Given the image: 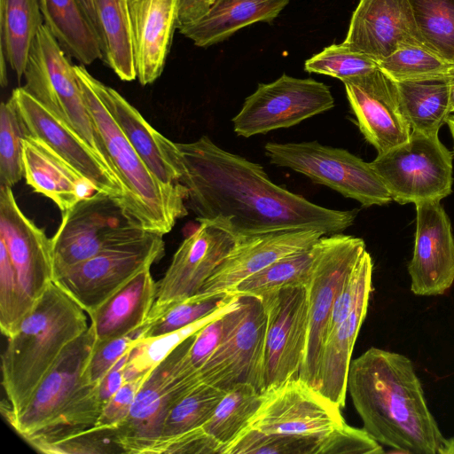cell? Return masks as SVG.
Listing matches in <instances>:
<instances>
[{
  "instance_id": "ab89813d",
  "label": "cell",
  "mask_w": 454,
  "mask_h": 454,
  "mask_svg": "<svg viewBox=\"0 0 454 454\" xmlns=\"http://www.w3.org/2000/svg\"><path fill=\"white\" fill-rule=\"evenodd\" d=\"M378 64L395 82L449 76L454 69L453 64L420 45L401 48Z\"/></svg>"
},
{
  "instance_id": "f1b7e54d",
  "label": "cell",
  "mask_w": 454,
  "mask_h": 454,
  "mask_svg": "<svg viewBox=\"0 0 454 454\" xmlns=\"http://www.w3.org/2000/svg\"><path fill=\"white\" fill-rule=\"evenodd\" d=\"M290 0H215L196 21L179 27L195 45L218 43L238 30L255 22H270Z\"/></svg>"
},
{
  "instance_id": "d590c367",
  "label": "cell",
  "mask_w": 454,
  "mask_h": 454,
  "mask_svg": "<svg viewBox=\"0 0 454 454\" xmlns=\"http://www.w3.org/2000/svg\"><path fill=\"white\" fill-rule=\"evenodd\" d=\"M263 398L264 394L252 385L234 386L226 391L204 429L225 450L248 427Z\"/></svg>"
},
{
  "instance_id": "d4e9b609",
  "label": "cell",
  "mask_w": 454,
  "mask_h": 454,
  "mask_svg": "<svg viewBox=\"0 0 454 454\" xmlns=\"http://www.w3.org/2000/svg\"><path fill=\"white\" fill-rule=\"evenodd\" d=\"M137 78L142 85L161 74L176 28V0H128Z\"/></svg>"
},
{
  "instance_id": "83f0119b",
  "label": "cell",
  "mask_w": 454,
  "mask_h": 454,
  "mask_svg": "<svg viewBox=\"0 0 454 454\" xmlns=\"http://www.w3.org/2000/svg\"><path fill=\"white\" fill-rule=\"evenodd\" d=\"M156 292L150 268L140 271L89 315L97 340L124 336L141 327L155 302Z\"/></svg>"
},
{
  "instance_id": "7a4b0ae2",
  "label": "cell",
  "mask_w": 454,
  "mask_h": 454,
  "mask_svg": "<svg viewBox=\"0 0 454 454\" xmlns=\"http://www.w3.org/2000/svg\"><path fill=\"white\" fill-rule=\"evenodd\" d=\"M347 389L364 428L394 452L437 454L445 438L405 356L372 347L351 360Z\"/></svg>"
},
{
  "instance_id": "4316f807",
  "label": "cell",
  "mask_w": 454,
  "mask_h": 454,
  "mask_svg": "<svg viewBox=\"0 0 454 454\" xmlns=\"http://www.w3.org/2000/svg\"><path fill=\"white\" fill-rule=\"evenodd\" d=\"M372 291V279H369L363 286L350 314L327 334L323 346L317 391L340 408L345 406L351 356L366 317Z\"/></svg>"
},
{
  "instance_id": "8d00e7d4",
  "label": "cell",
  "mask_w": 454,
  "mask_h": 454,
  "mask_svg": "<svg viewBox=\"0 0 454 454\" xmlns=\"http://www.w3.org/2000/svg\"><path fill=\"white\" fill-rule=\"evenodd\" d=\"M313 246L286 255L238 284L231 294L261 295L290 286H307L313 262Z\"/></svg>"
},
{
  "instance_id": "277c9868",
  "label": "cell",
  "mask_w": 454,
  "mask_h": 454,
  "mask_svg": "<svg viewBox=\"0 0 454 454\" xmlns=\"http://www.w3.org/2000/svg\"><path fill=\"white\" fill-rule=\"evenodd\" d=\"M85 70L74 65L85 104L121 184L118 201L137 226L163 236L188 214L187 190L180 182H162L149 169L90 86Z\"/></svg>"
},
{
  "instance_id": "6f0895ef",
  "label": "cell",
  "mask_w": 454,
  "mask_h": 454,
  "mask_svg": "<svg viewBox=\"0 0 454 454\" xmlns=\"http://www.w3.org/2000/svg\"><path fill=\"white\" fill-rule=\"evenodd\" d=\"M449 126L450 132L453 140V151H454V114H450L446 122Z\"/></svg>"
},
{
  "instance_id": "9a60e30c",
  "label": "cell",
  "mask_w": 454,
  "mask_h": 454,
  "mask_svg": "<svg viewBox=\"0 0 454 454\" xmlns=\"http://www.w3.org/2000/svg\"><path fill=\"white\" fill-rule=\"evenodd\" d=\"M96 340L90 325L65 348L25 406L16 413L3 415L20 437L25 440L51 421L90 383L85 369Z\"/></svg>"
},
{
  "instance_id": "30bf717a",
  "label": "cell",
  "mask_w": 454,
  "mask_h": 454,
  "mask_svg": "<svg viewBox=\"0 0 454 454\" xmlns=\"http://www.w3.org/2000/svg\"><path fill=\"white\" fill-rule=\"evenodd\" d=\"M453 153L438 134L411 131L407 142L370 162L392 200L401 205L441 201L452 192Z\"/></svg>"
},
{
  "instance_id": "603a6c76",
  "label": "cell",
  "mask_w": 454,
  "mask_h": 454,
  "mask_svg": "<svg viewBox=\"0 0 454 454\" xmlns=\"http://www.w3.org/2000/svg\"><path fill=\"white\" fill-rule=\"evenodd\" d=\"M325 234L315 230L278 231L238 239L199 293L231 291L277 260L312 247Z\"/></svg>"
},
{
  "instance_id": "ffe728a7",
  "label": "cell",
  "mask_w": 454,
  "mask_h": 454,
  "mask_svg": "<svg viewBox=\"0 0 454 454\" xmlns=\"http://www.w3.org/2000/svg\"><path fill=\"white\" fill-rule=\"evenodd\" d=\"M440 202L415 204V243L408 272L411 291L416 295H442L454 283V236Z\"/></svg>"
},
{
  "instance_id": "484cf974",
  "label": "cell",
  "mask_w": 454,
  "mask_h": 454,
  "mask_svg": "<svg viewBox=\"0 0 454 454\" xmlns=\"http://www.w3.org/2000/svg\"><path fill=\"white\" fill-rule=\"evenodd\" d=\"M22 160L27 184L51 199L62 213L97 192L89 180L37 137L23 139Z\"/></svg>"
},
{
  "instance_id": "8992f818",
  "label": "cell",
  "mask_w": 454,
  "mask_h": 454,
  "mask_svg": "<svg viewBox=\"0 0 454 454\" xmlns=\"http://www.w3.org/2000/svg\"><path fill=\"white\" fill-rule=\"evenodd\" d=\"M23 76V88L81 136L114 173L85 104L74 65L44 24L32 43Z\"/></svg>"
},
{
  "instance_id": "b9f144b4",
  "label": "cell",
  "mask_w": 454,
  "mask_h": 454,
  "mask_svg": "<svg viewBox=\"0 0 454 454\" xmlns=\"http://www.w3.org/2000/svg\"><path fill=\"white\" fill-rule=\"evenodd\" d=\"M321 438L270 434L247 427L223 454H318Z\"/></svg>"
},
{
  "instance_id": "4dcf8cb0",
  "label": "cell",
  "mask_w": 454,
  "mask_h": 454,
  "mask_svg": "<svg viewBox=\"0 0 454 454\" xmlns=\"http://www.w3.org/2000/svg\"><path fill=\"white\" fill-rule=\"evenodd\" d=\"M44 25L65 53L82 66L103 59L98 35L79 0H39Z\"/></svg>"
},
{
  "instance_id": "d6986e66",
  "label": "cell",
  "mask_w": 454,
  "mask_h": 454,
  "mask_svg": "<svg viewBox=\"0 0 454 454\" xmlns=\"http://www.w3.org/2000/svg\"><path fill=\"white\" fill-rule=\"evenodd\" d=\"M0 239L24 294L35 304L54 282L51 239L23 214L8 186H0Z\"/></svg>"
},
{
  "instance_id": "bcb514c9",
  "label": "cell",
  "mask_w": 454,
  "mask_h": 454,
  "mask_svg": "<svg viewBox=\"0 0 454 454\" xmlns=\"http://www.w3.org/2000/svg\"><path fill=\"white\" fill-rule=\"evenodd\" d=\"M144 339L143 325L129 334L96 340L85 375L90 382L98 383L117 361L140 340Z\"/></svg>"
},
{
  "instance_id": "7c38bea8",
  "label": "cell",
  "mask_w": 454,
  "mask_h": 454,
  "mask_svg": "<svg viewBox=\"0 0 454 454\" xmlns=\"http://www.w3.org/2000/svg\"><path fill=\"white\" fill-rule=\"evenodd\" d=\"M164 251L163 236L147 231L61 270L54 282L90 315L140 271L151 268Z\"/></svg>"
},
{
  "instance_id": "e0dca14e",
  "label": "cell",
  "mask_w": 454,
  "mask_h": 454,
  "mask_svg": "<svg viewBox=\"0 0 454 454\" xmlns=\"http://www.w3.org/2000/svg\"><path fill=\"white\" fill-rule=\"evenodd\" d=\"M11 99L28 136L45 142L89 180L97 192L121 199L122 187L115 174L69 125L23 87L13 90Z\"/></svg>"
},
{
  "instance_id": "7dc6e473",
  "label": "cell",
  "mask_w": 454,
  "mask_h": 454,
  "mask_svg": "<svg viewBox=\"0 0 454 454\" xmlns=\"http://www.w3.org/2000/svg\"><path fill=\"white\" fill-rule=\"evenodd\" d=\"M384 450L364 428L346 422L321 438L318 454H382Z\"/></svg>"
},
{
  "instance_id": "9c48e42d",
  "label": "cell",
  "mask_w": 454,
  "mask_h": 454,
  "mask_svg": "<svg viewBox=\"0 0 454 454\" xmlns=\"http://www.w3.org/2000/svg\"><path fill=\"white\" fill-rule=\"evenodd\" d=\"M264 149L270 163L299 172L317 184L357 200L363 207L382 206L392 201L371 163L345 149L317 141L268 142Z\"/></svg>"
},
{
  "instance_id": "4fadbf2b",
  "label": "cell",
  "mask_w": 454,
  "mask_h": 454,
  "mask_svg": "<svg viewBox=\"0 0 454 454\" xmlns=\"http://www.w3.org/2000/svg\"><path fill=\"white\" fill-rule=\"evenodd\" d=\"M333 106L334 98L325 83L284 74L258 84L231 121L238 136L249 137L294 126Z\"/></svg>"
},
{
  "instance_id": "9f6ffc18",
  "label": "cell",
  "mask_w": 454,
  "mask_h": 454,
  "mask_svg": "<svg viewBox=\"0 0 454 454\" xmlns=\"http://www.w3.org/2000/svg\"><path fill=\"white\" fill-rule=\"evenodd\" d=\"M450 87V112L454 113V69L449 75Z\"/></svg>"
},
{
  "instance_id": "db71d44e",
  "label": "cell",
  "mask_w": 454,
  "mask_h": 454,
  "mask_svg": "<svg viewBox=\"0 0 454 454\" xmlns=\"http://www.w3.org/2000/svg\"><path fill=\"white\" fill-rule=\"evenodd\" d=\"M79 1L82 4L83 10L85 11L89 20H90L97 35L99 37L96 9H95V1L94 0H79Z\"/></svg>"
},
{
  "instance_id": "1f68e13d",
  "label": "cell",
  "mask_w": 454,
  "mask_h": 454,
  "mask_svg": "<svg viewBox=\"0 0 454 454\" xmlns=\"http://www.w3.org/2000/svg\"><path fill=\"white\" fill-rule=\"evenodd\" d=\"M395 82L411 131L438 134L450 115L449 76Z\"/></svg>"
},
{
  "instance_id": "7402d4cb",
  "label": "cell",
  "mask_w": 454,
  "mask_h": 454,
  "mask_svg": "<svg viewBox=\"0 0 454 454\" xmlns=\"http://www.w3.org/2000/svg\"><path fill=\"white\" fill-rule=\"evenodd\" d=\"M343 42L378 63L401 48L425 46L409 0H359Z\"/></svg>"
},
{
  "instance_id": "5bb4252c",
  "label": "cell",
  "mask_w": 454,
  "mask_h": 454,
  "mask_svg": "<svg viewBox=\"0 0 454 454\" xmlns=\"http://www.w3.org/2000/svg\"><path fill=\"white\" fill-rule=\"evenodd\" d=\"M258 296L267 316L266 391L298 377L307 346L309 309L305 286H285Z\"/></svg>"
},
{
  "instance_id": "8fae6325",
  "label": "cell",
  "mask_w": 454,
  "mask_h": 454,
  "mask_svg": "<svg viewBox=\"0 0 454 454\" xmlns=\"http://www.w3.org/2000/svg\"><path fill=\"white\" fill-rule=\"evenodd\" d=\"M115 197L96 192L62 213L51 239L55 275L109 247L143 236Z\"/></svg>"
},
{
  "instance_id": "ac0fdd59",
  "label": "cell",
  "mask_w": 454,
  "mask_h": 454,
  "mask_svg": "<svg viewBox=\"0 0 454 454\" xmlns=\"http://www.w3.org/2000/svg\"><path fill=\"white\" fill-rule=\"evenodd\" d=\"M342 82L358 128L378 154L409 140L411 129L400 105L396 82L380 67Z\"/></svg>"
},
{
  "instance_id": "3957f363",
  "label": "cell",
  "mask_w": 454,
  "mask_h": 454,
  "mask_svg": "<svg viewBox=\"0 0 454 454\" xmlns=\"http://www.w3.org/2000/svg\"><path fill=\"white\" fill-rule=\"evenodd\" d=\"M88 328L83 309L52 282L7 337L1 356L3 415L25 406L65 348Z\"/></svg>"
},
{
  "instance_id": "ee69618b",
  "label": "cell",
  "mask_w": 454,
  "mask_h": 454,
  "mask_svg": "<svg viewBox=\"0 0 454 454\" xmlns=\"http://www.w3.org/2000/svg\"><path fill=\"white\" fill-rule=\"evenodd\" d=\"M33 306L20 286L6 246L0 239V328L6 338Z\"/></svg>"
},
{
  "instance_id": "836d02e7",
  "label": "cell",
  "mask_w": 454,
  "mask_h": 454,
  "mask_svg": "<svg viewBox=\"0 0 454 454\" xmlns=\"http://www.w3.org/2000/svg\"><path fill=\"white\" fill-rule=\"evenodd\" d=\"M238 296L228 292L198 293L167 304H153L143 325L144 339L157 338L187 327L223 309Z\"/></svg>"
},
{
  "instance_id": "f907efd6",
  "label": "cell",
  "mask_w": 454,
  "mask_h": 454,
  "mask_svg": "<svg viewBox=\"0 0 454 454\" xmlns=\"http://www.w3.org/2000/svg\"><path fill=\"white\" fill-rule=\"evenodd\" d=\"M239 298L226 311L209 321L196 332L189 349V358L192 365L199 371L220 344L224 328L223 316L236 304Z\"/></svg>"
},
{
  "instance_id": "f546056e",
  "label": "cell",
  "mask_w": 454,
  "mask_h": 454,
  "mask_svg": "<svg viewBox=\"0 0 454 454\" xmlns=\"http://www.w3.org/2000/svg\"><path fill=\"white\" fill-rule=\"evenodd\" d=\"M39 0H0V82L7 83L6 64L20 81L30 47L43 25Z\"/></svg>"
},
{
  "instance_id": "6da1fadb",
  "label": "cell",
  "mask_w": 454,
  "mask_h": 454,
  "mask_svg": "<svg viewBox=\"0 0 454 454\" xmlns=\"http://www.w3.org/2000/svg\"><path fill=\"white\" fill-rule=\"evenodd\" d=\"M187 206L199 222L211 223L236 239L278 231H343L356 210L321 207L275 184L263 168L202 136L176 143Z\"/></svg>"
},
{
  "instance_id": "f6af8a7d",
  "label": "cell",
  "mask_w": 454,
  "mask_h": 454,
  "mask_svg": "<svg viewBox=\"0 0 454 454\" xmlns=\"http://www.w3.org/2000/svg\"><path fill=\"white\" fill-rule=\"evenodd\" d=\"M48 454H113L125 453L117 427L94 426L46 447Z\"/></svg>"
},
{
  "instance_id": "2e32d148",
  "label": "cell",
  "mask_w": 454,
  "mask_h": 454,
  "mask_svg": "<svg viewBox=\"0 0 454 454\" xmlns=\"http://www.w3.org/2000/svg\"><path fill=\"white\" fill-rule=\"evenodd\" d=\"M248 427L290 436L323 437L342 426L340 408L298 378L263 392Z\"/></svg>"
},
{
  "instance_id": "7bdbcfd3",
  "label": "cell",
  "mask_w": 454,
  "mask_h": 454,
  "mask_svg": "<svg viewBox=\"0 0 454 454\" xmlns=\"http://www.w3.org/2000/svg\"><path fill=\"white\" fill-rule=\"evenodd\" d=\"M379 67L378 62L342 42L332 44L313 55L304 63L309 73L345 79L370 73Z\"/></svg>"
},
{
  "instance_id": "f35d334b",
  "label": "cell",
  "mask_w": 454,
  "mask_h": 454,
  "mask_svg": "<svg viewBox=\"0 0 454 454\" xmlns=\"http://www.w3.org/2000/svg\"><path fill=\"white\" fill-rule=\"evenodd\" d=\"M225 393L224 390L200 381L170 411L164 423L160 442L203 427Z\"/></svg>"
},
{
  "instance_id": "52a82bcc",
  "label": "cell",
  "mask_w": 454,
  "mask_h": 454,
  "mask_svg": "<svg viewBox=\"0 0 454 454\" xmlns=\"http://www.w3.org/2000/svg\"><path fill=\"white\" fill-rule=\"evenodd\" d=\"M223 317L221 342L200 369V380L224 391L249 384L263 393L267 316L262 299L239 295Z\"/></svg>"
},
{
  "instance_id": "5b68a950",
  "label": "cell",
  "mask_w": 454,
  "mask_h": 454,
  "mask_svg": "<svg viewBox=\"0 0 454 454\" xmlns=\"http://www.w3.org/2000/svg\"><path fill=\"white\" fill-rule=\"evenodd\" d=\"M195 333L174 348L145 379L129 414L117 426L125 453H153L168 414L201 381L189 358Z\"/></svg>"
},
{
  "instance_id": "e575fe53",
  "label": "cell",
  "mask_w": 454,
  "mask_h": 454,
  "mask_svg": "<svg viewBox=\"0 0 454 454\" xmlns=\"http://www.w3.org/2000/svg\"><path fill=\"white\" fill-rule=\"evenodd\" d=\"M98 383H89L55 418L25 441L42 452L46 447L97 425L103 409Z\"/></svg>"
},
{
  "instance_id": "44dd1931",
  "label": "cell",
  "mask_w": 454,
  "mask_h": 454,
  "mask_svg": "<svg viewBox=\"0 0 454 454\" xmlns=\"http://www.w3.org/2000/svg\"><path fill=\"white\" fill-rule=\"evenodd\" d=\"M186 237L157 282L154 304L161 305L198 294L237 243L229 231L208 222Z\"/></svg>"
},
{
  "instance_id": "60d3db41",
  "label": "cell",
  "mask_w": 454,
  "mask_h": 454,
  "mask_svg": "<svg viewBox=\"0 0 454 454\" xmlns=\"http://www.w3.org/2000/svg\"><path fill=\"white\" fill-rule=\"evenodd\" d=\"M28 136L13 101L0 106V186L12 187L24 177L23 139Z\"/></svg>"
},
{
  "instance_id": "cb8c5ba5",
  "label": "cell",
  "mask_w": 454,
  "mask_h": 454,
  "mask_svg": "<svg viewBox=\"0 0 454 454\" xmlns=\"http://www.w3.org/2000/svg\"><path fill=\"white\" fill-rule=\"evenodd\" d=\"M85 75L92 89L149 169L162 182L179 183L183 167L176 143L153 129L142 114L114 89Z\"/></svg>"
},
{
  "instance_id": "681fc988",
  "label": "cell",
  "mask_w": 454,
  "mask_h": 454,
  "mask_svg": "<svg viewBox=\"0 0 454 454\" xmlns=\"http://www.w3.org/2000/svg\"><path fill=\"white\" fill-rule=\"evenodd\" d=\"M146 376L126 381L103 405L97 426L117 427L129 414L136 395Z\"/></svg>"
},
{
  "instance_id": "ba28073f",
  "label": "cell",
  "mask_w": 454,
  "mask_h": 454,
  "mask_svg": "<svg viewBox=\"0 0 454 454\" xmlns=\"http://www.w3.org/2000/svg\"><path fill=\"white\" fill-rule=\"evenodd\" d=\"M313 249V268L306 286L308 340L297 378L317 391L320 358L333 303L366 249L362 239L340 233L322 236Z\"/></svg>"
},
{
  "instance_id": "d6a6232c",
  "label": "cell",
  "mask_w": 454,
  "mask_h": 454,
  "mask_svg": "<svg viewBox=\"0 0 454 454\" xmlns=\"http://www.w3.org/2000/svg\"><path fill=\"white\" fill-rule=\"evenodd\" d=\"M103 61L122 81L137 78L128 0H94Z\"/></svg>"
},
{
  "instance_id": "c3c4849f",
  "label": "cell",
  "mask_w": 454,
  "mask_h": 454,
  "mask_svg": "<svg viewBox=\"0 0 454 454\" xmlns=\"http://www.w3.org/2000/svg\"><path fill=\"white\" fill-rule=\"evenodd\" d=\"M223 446L203 427L160 441L153 453L223 454Z\"/></svg>"
},
{
  "instance_id": "11a10c76",
  "label": "cell",
  "mask_w": 454,
  "mask_h": 454,
  "mask_svg": "<svg viewBox=\"0 0 454 454\" xmlns=\"http://www.w3.org/2000/svg\"><path fill=\"white\" fill-rule=\"evenodd\" d=\"M439 454H454V437L445 439L439 449Z\"/></svg>"
},
{
  "instance_id": "74e56055",
  "label": "cell",
  "mask_w": 454,
  "mask_h": 454,
  "mask_svg": "<svg viewBox=\"0 0 454 454\" xmlns=\"http://www.w3.org/2000/svg\"><path fill=\"white\" fill-rule=\"evenodd\" d=\"M424 45L454 65V0H409Z\"/></svg>"
},
{
  "instance_id": "816d5d0a",
  "label": "cell",
  "mask_w": 454,
  "mask_h": 454,
  "mask_svg": "<svg viewBox=\"0 0 454 454\" xmlns=\"http://www.w3.org/2000/svg\"><path fill=\"white\" fill-rule=\"evenodd\" d=\"M129 351L130 350L124 354L98 382V394L103 404H105L126 382L124 372Z\"/></svg>"
},
{
  "instance_id": "f5cc1de1",
  "label": "cell",
  "mask_w": 454,
  "mask_h": 454,
  "mask_svg": "<svg viewBox=\"0 0 454 454\" xmlns=\"http://www.w3.org/2000/svg\"><path fill=\"white\" fill-rule=\"evenodd\" d=\"M215 2V0H176V28L201 18Z\"/></svg>"
}]
</instances>
